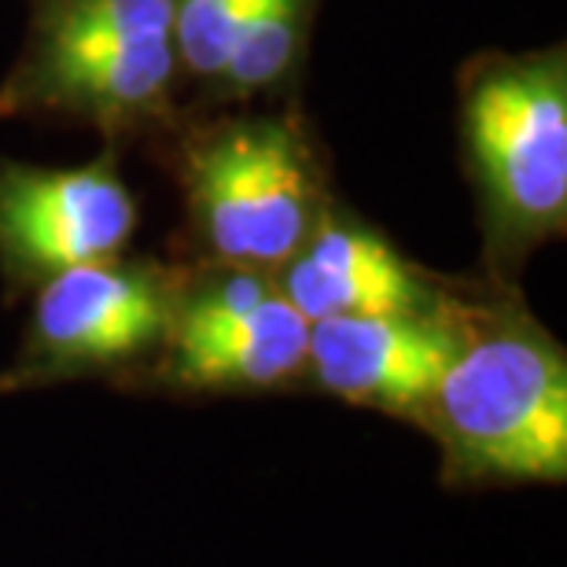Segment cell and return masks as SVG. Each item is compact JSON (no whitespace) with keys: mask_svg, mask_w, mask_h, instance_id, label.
Wrapping results in <instances>:
<instances>
[{"mask_svg":"<svg viewBox=\"0 0 567 567\" xmlns=\"http://www.w3.org/2000/svg\"><path fill=\"white\" fill-rule=\"evenodd\" d=\"M181 115L169 0H27L0 118L89 126L122 147L155 144Z\"/></svg>","mask_w":567,"mask_h":567,"instance_id":"3957f363","label":"cell"},{"mask_svg":"<svg viewBox=\"0 0 567 567\" xmlns=\"http://www.w3.org/2000/svg\"><path fill=\"white\" fill-rule=\"evenodd\" d=\"M457 347L416 427L439 446L450 491L567 480V354L519 284L457 277Z\"/></svg>","mask_w":567,"mask_h":567,"instance_id":"6da1fadb","label":"cell"},{"mask_svg":"<svg viewBox=\"0 0 567 567\" xmlns=\"http://www.w3.org/2000/svg\"><path fill=\"white\" fill-rule=\"evenodd\" d=\"M274 277L284 299L310 324L328 317L431 313L450 291V277L413 262L339 196Z\"/></svg>","mask_w":567,"mask_h":567,"instance_id":"9c48e42d","label":"cell"},{"mask_svg":"<svg viewBox=\"0 0 567 567\" xmlns=\"http://www.w3.org/2000/svg\"><path fill=\"white\" fill-rule=\"evenodd\" d=\"M255 0H169V27H174V52L181 71V96L185 107L214 85L221 74L233 38L251 16Z\"/></svg>","mask_w":567,"mask_h":567,"instance_id":"8fae6325","label":"cell"},{"mask_svg":"<svg viewBox=\"0 0 567 567\" xmlns=\"http://www.w3.org/2000/svg\"><path fill=\"white\" fill-rule=\"evenodd\" d=\"M181 262L104 258L44 280L33 291L0 394L78 380L133 383L158 354L177 299Z\"/></svg>","mask_w":567,"mask_h":567,"instance_id":"5b68a950","label":"cell"},{"mask_svg":"<svg viewBox=\"0 0 567 567\" xmlns=\"http://www.w3.org/2000/svg\"><path fill=\"white\" fill-rule=\"evenodd\" d=\"M453 284L457 277H450L446 302L431 313L313 321L306 336L302 388L413 424L457 347Z\"/></svg>","mask_w":567,"mask_h":567,"instance_id":"ba28073f","label":"cell"},{"mask_svg":"<svg viewBox=\"0 0 567 567\" xmlns=\"http://www.w3.org/2000/svg\"><path fill=\"white\" fill-rule=\"evenodd\" d=\"M306 336L310 321L274 274L181 262L166 339L133 383L192 399L295 391L306 383Z\"/></svg>","mask_w":567,"mask_h":567,"instance_id":"8992f818","label":"cell"},{"mask_svg":"<svg viewBox=\"0 0 567 567\" xmlns=\"http://www.w3.org/2000/svg\"><path fill=\"white\" fill-rule=\"evenodd\" d=\"M107 144L82 166H33L0 158V280L4 299L85 262L126 255L141 207Z\"/></svg>","mask_w":567,"mask_h":567,"instance_id":"52a82bcc","label":"cell"},{"mask_svg":"<svg viewBox=\"0 0 567 567\" xmlns=\"http://www.w3.org/2000/svg\"><path fill=\"white\" fill-rule=\"evenodd\" d=\"M321 0H255L251 16L244 19L233 49L225 55L221 74L185 111L214 107H251L258 100H295L299 89L310 33Z\"/></svg>","mask_w":567,"mask_h":567,"instance_id":"30bf717a","label":"cell"},{"mask_svg":"<svg viewBox=\"0 0 567 567\" xmlns=\"http://www.w3.org/2000/svg\"><path fill=\"white\" fill-rule=\"evenodd\" d=\"M461 169L475 199L483 277L519 274L567 233V49L480 52L457 71Z\"/></svg>","mask_w":567,"mask_h":567,"instance_id":"277c9868","label":"cell"},{"mask_svg":"<svg viewBox=\"0 0 567 567\" xmlns=\"http://www.w3.org/2000/svg\"><path fill=\"white\" fill-rule=\"evenodd\" d=\"M147 147L177 181L185 262L277 274L336 199L321 137L295 100L185 111Z\"/></svg>","mask_w":567,"mask_h":567,"instance_id":"7a4b0ae2","label":"cell"}]
</instances>
